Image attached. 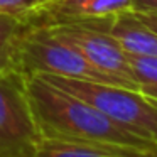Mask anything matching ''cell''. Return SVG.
<instances>
[{"instance_id":"obj_1","label":"cell","mask_w":157,"mask_h":157,"mask_svg":"<svg viewBox=\"0 0 157 157\" xmlns=\"http://www.w3.org/2000/svg\"><path fill=\"white\" fill-rule=\"evenodd\" d=\"M25 90L41 137L157 152V144L125 130L85 100L41 76H25Z\"/></svg>"},{"instance_id":"obj_6","label":"cell","mask_w":157,"mask_h":157,"mask_svg":"<svg viewBox=\"0 0 157 157\" xmlns=\"http://www.w3.org/2000/svg\"><path fill=\"white\" fill-rule=\"evenodd\" d=\"M90 25L101 27L112 34L127 54L157 58V32L144 24L133 12H123L112 21H98Z\"/></svg>"},{"instance_id":"obj_4","label":"cell","mask_w":157,"mask_h":157,"mask_svg":"<svg viewBox=\"0 0 157 157\" xmlns=\"http://www.w3.org/2000/svg\"><path fill=\"white\" fill-rule=\"evenodd\" d=\"M44 29L56 39L73 46L95 68L115 78L122 86L137 90L132 69H130L128 54L123 51L118 41L105 29L90 24L49 25Z\"/></svg>"},{"instance_id":"obj_5","label":"cell","mask_w":157,"mask_h":157,"mask_svg":"<svg viewBox=\"0 0 157 157\" xmlns=\"http://www.w3.org/2000/svg\"><path fill=\"white\" fill-rule=\"evenodd\" d=\"M123 12H132V0H49L24 19L31 27H49L110 21Z\"/></svg>"},{"instance_id":"obj_11","label":"cell","mask_w":157,"mask_h":157,"mask_svg":"<svg viewBox=\"0 0 157 157\" xmlns=\"http://www.w3.org/2000/svg\"><path fill=\"white\" fill-rule=\"evenodd\" d=\"M133 14H135V12H133ZM135 15L144 22V24H147L150 29H154V31L157 32V14H135Z\"/></svg>"},{"instance_id":"obj_7","label":"cell","mask_w":157,"mask_h":157,"mask_svg":"<svg viewBox=\"0 0 157 157\" xmlns=\"http://www.w3.org/2000/svg\"><path fill=\"white\" fill-rule=\"evenodd\" d=\"M29 29L24 17L0 14V73L19 71V51Z\"/></svg>"},{"instance_id":"obj_12","label":"cell","mask_w":157,"mask_h":157,"mask_svg":"<svg viewBox=\"0 0 157 157\" xmlns=\"http://www.w3.org/2000/svg\"><path fill=\"white\" fill-rule=\"evenodd\" d=\"M39 4H42V2H49V0H37Z\"/></svg>"},{"instance_id":"obj_9","label":"cell","mask_w":157,"mask_h":157,"mask_svg":"<svg viewBox=\"0 0 157 157\" xmlns=\"http://www.w3.org/2000/svg\"><path fill=\"white\" fill-rule=\"evenodd\" d=\"M37 5V0H0V14L27 17Z\"/></svg>"},{"instance_id":"obj_10","label":"cell","mask_w":157,"mask_h":157,"mask_svg":"<svg viewBox=\"0 0 157 157\" xmlns=\"http://www.w3.org/2000/svg\"><path fill=\"white\" fill-rule=\"evenodd\" d=\"M132 12H135V14H157V0H132Z\"/></svg>"},{"instance_id":"obj_8","label":"cell","mask_w":157,"mask_h":157,"mask_svg":"<svg viewBox=\"0 0 157 157\" xmlns=\"http://www.w3.org/2000/svg\"><path fill=\"white\" fill-rule=\"evenodd\" d=\"M128 63L137 91L157 105V58L128 54Z\"/></svg>"},{"instance_id":"obj_3","label":"cell","mask_w":157,"mask_h":157,"mask_svg":"<svg viewBox=\"0 0 157 157\" xmlns=\"http://www.w3.org/2000/svg\"><path fill=\"white\" fill-rule=\"evenodd\" d=\"M41 139L25 76L19 71L0 73V157H29Z\"/></svg>"},{"instance_id":"obj_2","label":"cell","mask_w":157,"mask_h":157,"mask_svg":"<svg viewBox=\"0 0 157 157\" xmlns=\"http://www.w3.org/2000/svg\"><path fill=\"white\" fill-rule=\"evenodd\" d=\"M19 73L24 76L51 75L122 86L115 78L91 64L73 46L56 39L44 27H31L19 51Z\"/></svg>"}]
</instances>
